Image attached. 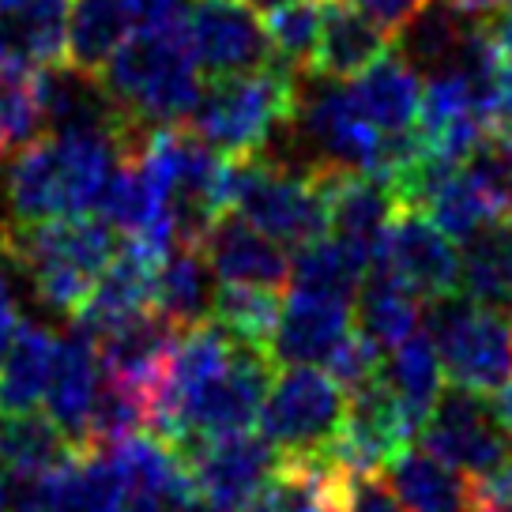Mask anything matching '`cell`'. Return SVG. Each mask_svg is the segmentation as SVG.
Returning <instances> with one entry per match:
<instances>
[{
    "instance_id": "1",
    "label": "cell",
    "mask_w": 512,
    "mask_h": 512,
    "mask_svg": "<svg viewBox=\"0 0 512 512\" xmlns=\"http://www.w3.org/2000/svg\"><path fill=\"white\" fill-rule=\"evenodd\" d=\"M125 144L102 132H49L4 162L8 226L72 219L98 208ZM4 226V234H8Z\"/></svg>"
},
{
    "instance_id": "2",
    "label": "cell",
    "mask_w": 512,
    "mask_h": 512,
    "mask_svg": "<svg viewBox=\"0 0 512 512\" xmlns=\"http://www.w3.org/2000/svg\"><path fill=\"white\" fill-rule=\"evenodd\" d=\"M98 80L106 83L113 102L140 128L185 125L204 95L200 64L192 57L185 19L155 23L128 34Z\"/></svg>"
},
{
    "instance_id": "3",
    "label": "cell",
    "mask_w": 512,
    "mask_h": 512,
    "mask_svg": "<svg viewBox=\"0 0 512 512\" xmlns=\"http://www.w3.org/2000/svg\"><path fill=\"white\" fill-rule=\"evenodd\" d=\"M113 253V226L102 215L8 226V234L0 238V256L27 275L34 298L61 317H76Z\"/></svg>"
},
{
    "instance_id": "4",
    "label": "cell",
    "mask_w": 512,
    "mask_h": 512,
    "mask_svg": "<svg viewBox=\"0 0 512 512\" xmlns=\"http://www.w3.org/2000/svg\"><path fill=\"white\" fill-rule=\"evenodd\" d=\"M294 110L298 76L272 61L238 76H215L196 102L189 125L226 159H249L279 144L294 121Z\"/></svg>"
},
{
    "instance_id": "5",
    "label": "cell",
    "mask_w": 512,
    "mask_h": 512,
    "mask_svg": "<svg viewBox=\"0 0 512 512\" xmlns=\"http://www.w3.org/2000/svg\"><path fill=\"white\" fill-rule=\"evenodd\" d=\"M230 211L279 245L302 249L328 234V170H305L268 151L230 159Z\"/></svg>"
},
{
    "instance_id": "6",
    "label": "cell",
    "mask_w": 512,
    "mask_h": 512,
    "mask_svg": "<svg viewBox=\"0 0 512 512\" xmlns=\"http://www.w3.org/2000/svg\"><path fill=\"white\" fill-rule=\"evenodd\" d=\"M422 332L430 336L452 384L497 396L512 377V313L471 302L464 290L422 305Z\"/></svg>"
},
{
    "instance_id": "7",
    "label": "cell",
    "mask_w": 512,
    "mask_h": 512,
    "mask_svg": "<svg viewBox=\"0 0 512 512\" xmlns=\"http://www.w3.org/2000/svg\"><path fill=\"white\" fill-rule=\"evenodd\" d=\"M272 377V351L234 339L230 358L177 407V415L170 418V426L159 437L170 441L185 456L200 441L253 430V422L260 418V407H264V396L272 388Z\"/></svg>"
},
{
    "instance_id": "8",
    "label": "cell",
    "mask_w": 512,
    "mask_h": 512,
    "mask_svg": "<svg viewBox=\"0 0 512 512\" xmlns=\"http://www.w3.org/2000/svg\"><path fill=\"white\" fill-rule=\"evenodd\" d=\"M347 388L317 366H283L260 407V433L279 456H324L343 430Z\"/></svg>"
},
{
    "instance_id": "9",
    "label": "cell",
    "mask_w": 512,
    "mask_h": 512,
    "mask_svg": "<svg viewBox=\"0 0 512 512\" xmlns=\"http://www.w3.org/2000/svg\"><path fill=\"white\" fill-rule=\"evenodd\" d=\"M418 437L422 448L464 471L467 479H486L512 460V430L497 411L494 396H482L460 384L441 392Z\"/></svg>"
},
{
    "instance_id": "10",
    "label": "cell",
    "mask_w": 512,
    "mask_h": 512,
    "mask_svg": "<svg viewBox=\"0 0 512 512\" xmlns=\"http://www.w3.org/2000/svg\"><path fill=\"white\" fill-rule=\"evenodd\" d=\"M373 268L388 272L422 302H433L460 290V245L422 211H400L384 230Z\"/></svg>"
},
{
    "instance_id": "11",
    "label": "cell",
    "mask_w": 512,
    "mask_h": 512,
    "mask_svg": "<svg viewBox=\"0 0 512 512\" xmlns=\"http://www.w3.org/2000/svg\"><path fill=\"white\" fill-rule=\"evenodd\" d=\"M192 57L208 76H238L272 64L264 12L249 0H196L185 16Z\"/></svg>"
},
{
    "instance_id": "12",
    "label": "cell",
    "mask_w": 512,
    "mask_h": 512,
    "mask_svg": "<svg viewBox=\"0 0 512 512\" xmlns=\"http://www.w3.org/2000/svg\"><path fill=\"white\" fill-rule=\"evenodd\" d=\"M196 490L211 512H241L279 467V448L264 433H226L185 452Z\"/></svg>"
},
{
    "instance_id": "13",
    "label": "cell",
    "mask_w": 512,
    "mask_h": 512,
    "mask_svg": "<svg viewBox=\"0 0 512 512\" xmlns=\"http://www.w3.org/2000/svg\"><path fill=\"white\" fill-rule=\"evenodd\" d=\"M166 256V253H162ZM159 253H151L144 245L125 241L121 253H113L106 272L98 275L91 294L76 309V328L87 336L102 339L106 332L121 328L140 313H151V294H155V272H159Z\"/></svg>"
},
{
    "instance_id": "14",
    "label": "cell",
    "mask_w": 512,
    "mask_h": 512,
    "mask_svg": "<svg viewBox=\"0 0 512 512\" xmlns=\"http://www.w3.org/2000/svg\"><path fill=\"white\" fill-rule=\"evenodd\" d=\"M354 328V302L290 287L272 332L275 366H317Z\"/></svg>"
},
{
    "instance_id": "15",
    "label": "cell",
    "mask_w": 512,
    "mask_h": 512,
    "mask_svg": "<svg viewBox=\"0 0 512 512\" xmlns=\"http://www.w3.org/2000/svg\"><path fill=\"white\" fill-rule=\"evenodd\" d=\"M200 249L223 283H256L275 290L290 283V256L283 253V245L245 223L238 211H223L208 238L200 241Z\"/></svg>"
},
{
    "instance_id": "16",
    "label": "cell",
    "mask_w": 512,
    "mask_h": 512,
    "mask_svg": "<svg viewBox=\"0 0 512 512\" xmlns=\"http://www.w3.org/2000/svg\"><path fill=\"white\" fill-rule=\"evenodd\" d=\"M98 388H102V358H98V339L87 332H72L57 347L53 377L46 388V415L68 433L76 448H87V422L95 411Z\"/></svg>"
},
{
    "instance_id": "17",
    "label": "cell",
    "mask_w": 512,
    "mask_h": 512,
    "mask_svg": "<svg viewBox=\"0 0 512 512\" xmlns=\"http://www.w3.org/2000/svg\"><path fill=\"white\" fill-rule=\"evenodd\" d=\"M177 336H181V328L162 320L155 309L140 313L136 320H128V324H121V328H113V332L98 339L102 373L110 381L140 388L155 400L162 377H166V366H170Z\"/></svg>"
},
{
    "instance_id": "18",
    "label": "cell",
    "mask_w": 512,
    "mask_h": 512,
    "mask_svg": "<svg viewBox=\"0 0 512 512\" xmlns=\"http://www.w3.org/2000/svg\"><path fill=\"white\" fill-rule=\"evenodd\" d=\"M400 215L388 181L366 170H328V234L377 256L388 223Z\"/></svg>"
},
{
    "instance_id": "19",
    "label": "cell",
    "mask_w": 512,
    "mask_h": 512,
    "mask_svg": "<svg viewBox=\"0 0 512 512\" xmlns=\"http://www.w3.org/2000/svg\"><path fill=\"white\" fill-rule=\"evenodd\" d=\"M347 83H351V95L358 102V110L366 113V121L377 132H407V128H418L426 80H422V72L396 46Z\"/></svg>"
},
{
    "instance_id": "20",
    "label": "cell",
    "mask_w": 512,
    "mask_h": 512,
    "mask_svg": "<svg viewBox=\"0 0 512 512\" xmlns=\"http://www.w3.org/2000/svg\"><path fill=\"white\" fill-rule=\"evenodd\" d=\"M388 49H392V34L381 31L362 8H354L351 0H324L313 72L332 80H354Z\"/></svg>"
},
{
    "instance_id": "21",
    "label": "cell",
    "mask_w": 512,
    "mask_h": 512,
    "mask_svg": "<svg viewBox=\"0 0 512 512\" xmlns=\"http://www.w3.org/2000/svg\"><path fill=\"white\" fill-rule=\"evenodd\" d=\"M384 475L407 512H471V479L430 448L403 445L384 464Z\"/></svg>"
},
{
    "instance_id": "22",
    "label": "cell",
    "mask_w": 512,
    "mask_h": 512,
    "mask_svg": "<svg viewBox=\"0 0 512 512\" xmlns=\"http://www.w3.org/2000/svg\"><path fill=\"white\" fill-rule=\"evenodd\" d=\"M72 0H0V53L46 68L68 57Z\"/></svg>"
},
{
    "instance_id": "23",
    "label": "cell",
    "mask_w": 512,
    "mask_h": 512,
    "mask_svg": "<svg viewBox=\"0 0 512 512\" xmlns=\"http://www.w3.org/2000/svg\"><path fill=\"white\" fill-rule=\"evenodd\" d=\"M211 279H215V272H211L204 249L174 241L159 260L151 309L162 320H170L174 328H192V324L208 320L211 313V298H215Z\"/></svg>"
},
{
    "instance_id": "24",
    "label": "cell",
    "mask_w": 512,
    "mask_h": 512,
    "mask_svg": "<svg viewBox=\"0 0 512 512\" xmlns=\"http://www.w3.org/2000/svg\"><path fill=\"white\" fill-rule=\"evenodd\" d=\"M441 377H445L441 358L422 328L411 339H403L396 351H388V362H381V373H377V381L392 392V400L400 403L403 418L415 433L426 426V418L445 392Z\"/></svg>"
},
{
    "instance_id": "25",
    "label": "cell",
    "mask_w": 512,
    "mask_h": 512,
    "mask_svg": "<svg viewBox=\"0 0 512 512\" xmlns=\"http://www.w3.org/2000/svg\"><path fill=\"white\" fill-rule=\"evenodd\" d=\"M460 290L471 302L512 313V219L497 215L460 241Z\"/></svg>"
},
{
    "instance_id": "26",
    "label": "cell",
    "mask_w": 512,
    "mask_h": 512,
    "mask_svg": "<svg viewBox=\"0 0 512 512\" xmlns=\"http://www.w3.org/2000/svg\"><path fill=\"white\" fill-rule=\"evenodd\" d=\"M61 339L46 324H19L12 347L0 358V411L4 415H27L46 400L53 362H57Z\"/></svg>"
},
{
    "instance_id": "27",
    "label": "cell",
    "mask_w": 512,
    "mask_h": 512,
    "mask_svg": "<svg viewBox=\"0 0 512 512\" xmlns=\"http://www.w3.org/2000/svg\"><path fill=\"white\" fill-rule=\"evenodd\" d=\"M422 298L396 283L388 272L373 268L366 283L354 294V328L377 347L396 351L403 339H411L422 328Z\"/></svg>"
},
{
    "instance_id": "28",
    "label": "cell",
    "mask_w": 512,
    "mask_h": 512,
    "mask_svg": "<svg viewBox=\"0 0 512 512\" xmlns=\"http://www.w3.org/2000/svg\"><path fill=\"white\" fill-rule=\"evenodd\" d=\"M475 19L479 16L464 12L456 0H426V8L396 34L392 46L400 49L426 80L433 72H448L456 64Z\"/></svg>"
},
{
    "instance_id": "29",
    "label": "cell",
    "mask_w": 512,
    "mask_h": 512,
    "mask_svg": "<svg viewBox=\"0 0 512 512\" xmlns=\"http://www.w3.org/2000/svg\"><path fill=\"white\" fill-rule=\"evenodd\" d=\"M369 272H373V256L366 249H358L336 234H324V238L302 245L298 256L290 260V287L354 302V294L366 283Z\"/></svg>"
},
{
    "instance_id": "30",
    "label": "cell",
    "mask_w": 512,
    "mask_h": 512,
    "mask_svg": "<svg viewBox=\"0 0 512 512\" xmlns=\"http://www.w3.org/2000/svg\"><path fill=\"white\" fill-rule=\"evenodd\" d=\"M132 12L125 0H72L68 8V57L83 72H102L117 46L132 34Z\"/></svg>"
},
{
    "instance_id": "31",
    "label": "cell",
    "mask_w": 512,
    "mask_h": 512,
    "mask_svg": "<svg viewBox=\"0 0 512 512\" xmlns=\"http://www.w3.org/2000/svg\"><path fill=\"white\" fill-rule=\"evenodd\" d=\"M72 452H80V448L68 441V433L38 411L12 415V426L4 430V441H0L4 475H12V479H42L53 467H61Z\"/></svg>"
},
{
    "instance_id": "32",
    "label": "cell",
    "mask_w": 512,
    "mask_h": 512,
    "mask_svg": "<svg viewBox=\"0 0 512 512\" xmlns=\"http://www.w3.org/2000/svg\"><path fill=\"white\" fill-rule=\"evenodd\" d=\"M42 125L38 68L0 53V166L34 144Z\"/></svg>"
},
{
    "instance_id": "33",
    "label": "cell",
    "mask_w": 512,
    "mask_h": 512,
    "mask_svg": "<svg viewBox=\"0 0 512 512\" xmlns=\"http://www.w3.org/2000/svg\"><path fill=\"white\" fill-rule=\"evenodd\" d=\"M283 313V294L275 287H256V283H223L211 298V320L226 328L238 343L253 347H272V332Z\"/></svg>"
},
{
    "instance_id": "34",
    "label": "cell",
    "mask_w": 512,
    "mask_h": 512,
    "mask_svg": "<svg viewBox=\"0 0 512 512\" xmlns=\"http://www.w3.org/2000/svg\"><path fill=\"white\" fill-rule=\"evenodd\" d=\"M320 19H324V0H287L272 12H264L268 42H272V61L290 68L294 76L313 72L320 42Z\"/></svg>"
},
{
    "instance_id": "35",
    "label": "cell",
    "mask_w": 512,
    "mask_h": 512,
    "mask_svg": "<svg viewBox=\"0 0 512 512\" xmlns=\"http://www.w3.org/2000/svg\"><path fill=\"white\" fill-rule=\"evenodd\" d=\"M144 426H151V396L132 388V384L110 381L102 373L95 411H91V422H87V448L110 452L121 441L136 437Z\"/></svg>"
},
{
    "instance_id": "36",
    "label": "cell",
    "mask_w": 512,
    "mask_h": 512,
    "mask_svg": "<svg viewBox=\"0 0 512 512\" xmlns=\"http://www.w3.org/2000/svg\"><path fill=\"white\" fill-rule=\"evenodd\" d=\"M422 215H426L433 226H441L456 245L464 238H471V234H475L479 226L490 223V219H497L494 204H490L486 192L467 177L464 166H460L456 174H448L445 181L430 192V200L422 204Z\"/></svg>"
},
{
    "instance_id": "37",
    "label": "cell",
    "mask_w": 512,
    "mask_h": 512,
    "mask_svg": "<svg viewBox=\"0 0 512 512\" xmlns=\"http://www.w3.org/2000/svg\"><path fill=\"white\" fill-rule=\"evenodd\" d=\"M464 170L486 192L497 215L512 219V136L482 132V140L467 155Z\"/></svg>"
},
{
    "instance_id": "38",
    "label": "cell",
    "mask_w": 512,
    "mask_h": 512,
    "mask_svg": "<svg viewBox=\"0 0 512 512\" xmlns=\"http://www.w3.org/2000/svg\"><path fill=\"white\" fill-rule=\"evenodd\" d=\"M324 369H328V373L347 388V396H351V392H358L362 384H369L381 373V351H377L358 328H351L347 336L339 339L336 351L324 358Z\"/></svg>"
},
{
    "instance_id": "39",
    "label": "cell",
    "mask_w": 512,
    "mask_h": 512,
    "mask_svg": "<svg viewBox=\"0 0 512 512\" xmlns=\"http://www.w3.org/2000/svg\"><path fill=\"white\" fill-rule=\"evenodd\" d=\"M343 512H407L381 471H343Z\"/></svg>"
},
{
    "instance_id": "40",
    "label": "cell",
    "mask_w": 512,
    "mask_h": 512,
    "mask_svg": "<svg viewBox=\"0 0 512 512\" xmlns=\"http://www.w3.org/2000/svg\"><path fill=\"white\" fill-rule=\"evenodd\" d=\"M471 512H512V460L486 479H471Z\"/></svg>"
},
{
    "instance_id": "41",
    "label": "cell",
    "mask_w": 512,
    "mask_h": 512,
    "mask_svg": "<svg viewBox=\"0 0 512 512\" xmlns=\"http://www.w3.org/2000/svg\"><path fill=\"white\" fill-rule=\"evenodd\" d=\"M351 4L354 8H362L381 31L392 34V42H396V34L426 8V0H351Z\"/></svg>"
},
{
    "instance_id": "42",
    "label": "cell",
    "mask_w": 512,
    "mask_h": 512,
    "mask_svg": "<svg viewBox=\"0 0 512 512\" xmlns=\"http://www.w3.org/2000/svg\"><path fill=\"white\" fill-rule=\"evenodd\" d=\"M19 332V305H16V290H12V279L0 268V358L12 347V339Z\"/></svg>"
},
{
    "instance_id": "43",
    "label": "cell",
    "mask_w": 512,
    "mask_h": 512,
    "mask_svg": "<svg viewBox=\"0 0 512 512\" xmlns=\"http://www.w3.org/2000/svg\"><path fill=\"white\" fill-rule=\"evenodd\" d=\"M132 19L140 27H155V23H170L181 12V0H125Z\"/></svg>"
},
{
    "instance_id": "44",
    "label": "cell",
    "mask_w": 512,
    "mask_h": 512,
    "mask_svg": "<svg viewBox=\"0 0 512 512\" xmlns=\"http://www.w3.org/2000/svg\"><path fill=\"white\" fill-rule=\"evenodd\" d=\"M490 27H494V38L501 49H509L512 53V0H505V8L490 16Z\"/></svg>"
},
{
    "instance_id": "45",
    "label": "cell",
    "mask_w": 512,
    "mask_h": 512,
    "mask_svg": "<svg viewBox=\"0 0 512 512\" xmlns=\"http://www.w3.org/2000/svg\"><path fill=\"white\" fill-rule=\"evenodd\" d=\"M117 512H162V501L159 497H151L147 490H136V486H132L125 497V505H121Z\"/></svg>"
},
{
    "instance_id": "46",
    "label": "cell",
    "mask_w": 512,
    "mask_h": 512,
    "mask_svg": "<svg viewBox=\"0 0 512 512\" xmlns=\"http://www.w3.org/2000/svg\"><path fill=\"white\" fill-rule=\"evenodd\" d=\"M464 12H471V16H494V12H501L505 8V0H456Z\"/></svg>"
},
{
    "instance_id": "47",
    "label": "cell",
    "mask_w": 512,
    "mask_h": 512,
    "mask_svg": "<svg viewBox=\"0 0 512 512\" xmlns=\"http://www.w3.org/2000/svg\"><path fill=\"white\" fill-rule=\"evenodd\" d=\"M162 512H211L208 509V501L200 494H192L185 497V501H170V505H162Z\"/></svg>"
},
{
    "instance_id": "48",
    "label": "cell",
    "mask_w": 512,
    "mask_h": 512,
    "mask_svg": "<svg viewBox=\"0 0 512 512\" xmlns=\"http://www.w3.org/2000/svg\"><path fill=\"white\" fill-rule=\"evenodd\" d=\"M494 403H497V411H501V418L509 422V430H512V377L505 381V388L494 396Z\"/></svg>"
},
{
    "instance_id": "49",
    "label": "cell",
    "mask_w": 512,
    "mask_h": 512,
    "mask_svg": "<svg viewBox=\"0 0 512 512\" xmlns=\"http://www.w3.org/2000/svg\"><path fill=\"white\" fill-rule=\"evenodd\" d=\"M256 12H272V8H279V4H287V0H249Z\"/></svg>"
},
{
    "instance_id": "50",
    "label": "cell",
    "mask_w": 512,
    "mask_h": 512,
    "mask_svg": "<svg viewBox=\"0 0 512 512\" xmlns=\"http://www.w3.org/2000/svg\"><path fill=\"white\" fill-rule=\"evenodd\" d=\"M0 512H8V486H4V475H0Z\"/></svg>"
},
{
    "instance_id": "51",
    "label": "cell",
    "mask_w": 512,
    "mask_h": 512,
    "mask_svg": "<svg viewBox=\"0 0 512 512\" xmlns=\"http://www.w3.org/2000/svg\"><path fill=\"white\" fill-rule=\"evenodd\" d=\"M0 441H4V430H0Z\"/></svg>"
}]
</instances>
